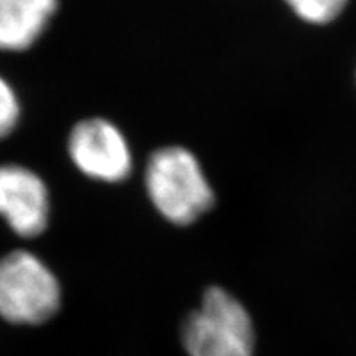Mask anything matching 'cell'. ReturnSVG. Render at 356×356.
Returning <instances> with one entry per match:
<instances>
[{"label": "cell", "instance_id": "ba28073f", "mask_svg": "<svg viewBox=\"0 0 356 356\" xmlns=\"http://www.w3.org/2000/svg\"><path fill=\"white\" fill-rule=\"evenodd\" d=\"M20 121V101L6 78L0 76V140L15 131Z\"/></svg>", "mask_w": 356, "mask_h": 356}, {"label": "cell", "instance_id": "5b68a950", "mask_svg": "<svg viewBox=\"0 0 356 356\" xmlns=\"http://www.w3.org/2000/svg\"><path fill=\"white\" fill-rule=\"evenodd\" d=\"M0 216L22 238H37L47 229L50 193L40 175L17 163L0 165Z\"/></svg>", "mask_w": 356, "mask_h": 356}, {"label": "cell", "instance_id": "6da1fadb", "mask_svg": "<svg viewBox=\"0 0 356 356\" xmlns=\"http://www.w3.org/2000/svg\"><path fill=\"white\" fill-rule=\"evenodd\" d=\"M145 188L157 211L177 226H188L215 203L207 177L190 150L168 145L150 155Z\"/></svg>", "mask_w": 356, "mask_h": 356}, {"label": "cell", "instance_id": "277c9868", "mask_svg": "<svg viewBox=\"0 0 356 356\" xmlns=\"http://www.w3.org/2000/svg\"><path fill=\"white\" fill-rule=\"evenodd\" d=\"M68 154L78 170L92 180L119 184L132 172L129 142L108 119L79 121L70 132Z\"/></svg>", "mask_w": 356, "mask_h": 356}, {"label": "cell", "instance_id": "3957f363", "mask_svg": "<svg viewBox=\"0 0 356 356\" xmlns=\"http://www.w3.org/2000/svg\"><path fill=\"white\" fill-rule=\"evenodd\" d=\"M55 274L29 251L0 257V317L17 325H38L60 309Z\"/></svg>", "mask_w": 356, "mask_h": 356}, {"label": "cell", "instance_id": "52a82bcc", "mask_svg": "<svg viewBox=\"0 0 356 356\" xmlns=\"http://www.w3.org/2000/svg\"><path fill=\"white\" fill-rule=\"evenodd\" d=\"M297 17L314 25L330 24L343 12L348 0H284Z\"/></svg>", "mask_w": 356, "mask_h": 356}, {"label": "cell", "instance_id": "8992f818", "mask_svg": "<svg viewBox=\"0 0 356 356\" xmlns=\"http://www.w3.org/2000/svg\"><path fill=\"white\" fill-rule=\"evenodd\" d=\"M58 0H0V50L25 51L42 37Z\"/></svg>", "mask_w": 356, "mask_h": 356}, {"label": "cell", "instance_id": "7a4b0ae2", "mask_svg": "<svg viewBox=\"0 0 356 356\" xmlns=\"http://www.w3.org/2000/svg\"><path fill=\"white\" fill-rule=\"evenodd\" d=\"M184 346L190 356H252V320L229 292L211 287L200 309L185 320Z\"/></svg>", "mask_w": 356, "mask_h": 356}]
</instances>
